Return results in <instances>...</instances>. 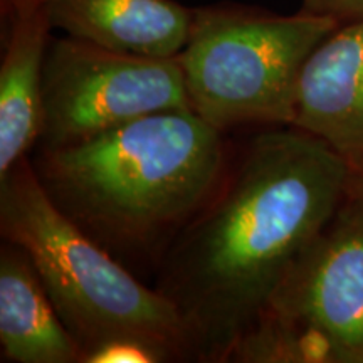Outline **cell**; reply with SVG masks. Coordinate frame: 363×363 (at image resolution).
<instances>
[{"mask_svg": "<svg viewBox=\"0 0 363 363\" xmlns=\"http://www.w3.org/2000/svg\"><path fill=\"white\" fill-rule=\"evenodd\" d=\"M190 110L177 57L115 52L74 38L51 39L44 61L43 126L35 147L83 143L152 113Z\"/></svg>", "mask_w": 363, "mask_h": 363, "instance_id": "cell-5", "label": "cell"}, {"mask_svg": "<svg viewBox=\"0 0 363 363\" xmlns=\"http://www.w3.org/2000/svg\"><path fill=\"white\" fill-rule=\"evenodd\" d=\"M52 27L115 52L177 57L187 44L194 9L174 0H48Z\"/></svg>", "mask_w": 363, "mask_h": 363, "instance_id": "cell-8", "label": "cell"}, {"mask_svg": "<svg viewBox=\"0 0 363 363\" xmlns=\"http://www.w3.org/2000/svg\"><path fill=\"white\" fill-rule=\"evenodd\" d=\"M0 233L30 257L83 360L118 338L153 345L169 362L190 357L187 330L174 303L140 283L62 214L27 157L0 177Z\"/></svg>", "mask_w": 363, "mask_h": 363, "instance_id": "cell-3", "label": "cell"}, {"mask_svg": "<svg viewBox=\"0 0 363 363\" xmlns=\"http://www.w3.org/2000/svg\"><path fill=\"white\" fill-rule=\"evenodd\" d=\"M291 126L333 150L363 190V22L340 26L308 57Z\"/></svg>", "mask_w": 363, "mask_h": 363, "instance_id": "cell-7", "label": "cell"}, {"mask_svg": "<svg viewBox=\"0 0 363 363\" xmlns=\"http://www.w3.org/2000/svg\"><path fill=\"white\" fill-rule=\"evenodd\" d=\"M59 211L110 254L169 247L227 170L222 131L192 110L136 118L33 163Z\"/></svg>", "mask_w": 363, "mask_h": 363, "instance_id": "cell-2", "label": "cell"}, {"mask_svg": "<svg viewBox=\"0 0 363 363\" xmlns=\"http://www.w3.org/2000/svg\"><path fill=\"white\" fill-rule=\"evenodd\" d=\"M301 11L330 17L340 26L363 22V0H303Z\"/></svg>", "mask_w": 363, "mask_h": 363, "instance_id": "cell-12", "label": "cell"}, {"mask_svg": "<svg viewBox=\"0 0 363 363\" xmlns=\"http://www.w3.org/2000/svg\"><path fill=\"white\" fill-rule=\"evenodd\" d=\"M264 313L310 337L325 363H363V190L353 185Z\"/></svg>", "mask_w": 363, "mask_h": 363, "instance_id": "cell-6", "label": "cell"}, {"mask_svg": "<svg viewBox=\"0 0 363 363\" xmlns=\"http://www.w3.org/2000/svg\"><path fill=\"white\" fill-rule=\"evenodd\" d=\"M158 363L169 362L157 347L136 338H118L94 348L84 357L83 363Z\"/></svg>", "mask_w": 363, "mask_h": 363, "instance_id": "cell-11", "label": "cell"}, {"mask_svg": "<svg viewBox=\"0 0 363 363\" xmlns=\"http://www.w3.org/2000/svg\"><path fill=\"white\" fill-rule=\"evenodd\" d=\"M338 27L303 11L194 9L189 40L177 56L190 110L222 133L242 125L291 126L303 66Z\"/></svg>", "mask_w": 363, "mask_h": 363, "instance_id": "cell-4", "label": "cell"}, {"mask_svg": "<svg viewBox=\"0 0 363 363\" xmlns=\"http://www.w3.org/2000/svg\"><path fill=\"white\" fill-rule=\"evenodd\" d=\"M353 185L347 163L305 131L254 136L163 254L157 289L184 320L190 357L229 362Z\"/></svg>", "mask_w": 363, "mask_h": 363, "instance_id": "cell-1", "label": "cell"}, {"mask_svg": "<svg viewBox=\"0 0 363 363\" xmlns=\"http://www.w3.org/2000/svg\"><path fill=\"white\" fill-rule=\"evenodd\" d=\"M45 4L48 0H2V6L9 13L27 7H45Z\"/></svg>", "mask_w": 363, "mask_h": 363, "instance_id": "cell-13", "label": "cell"}, {"mask_svg": "<svg viewBox=\"0 0 363 363\" xmlns=\"http://www.w3.org/2000/svg\"><path fill=\"white\" fill-rule=\"evenodd\" d=\"M0 66V177L27 157L43 126L44 61L52 24L45 7L9 13Z\"/></svg>", "mask_w": 363, "mask_h": 363, "instance_id": "cell-9", "label": "cell"}, {"mask_svg": "<svg viewBox=\"0 0 363 363\" xmlns=\"http://www.w3.org/2000/svg\"><path fill=\"white\" fill-rule=\"evenodd\" d=\"M0 347L4 362L83 363L33 261L12 242L0 252Z\"/></svg>", "mask_w": 363, "mask_h": 363, "instance_id": "cell-10", "label": "cell"}]
</instances>
